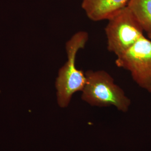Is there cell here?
<instances>
[{
	"mask_svg": "<svg viewBox=\"0 0 151 151\" xmlns=\"http://www.w3.org/2000/svg\"><path fill=\"white\" fill-rule=\"evenodd\" d=\"M116 65L129 71L133 80L151 93V40L143 35L117 57Z\"/></svg>",
	"mask_w": 151,
	"mask_h": 151,
	"instance_id": "cell-4",
	"label": "cell"
},
{
	"mask_svg": "<svg viewBox=\"0 0 151 151\" xmlns=\"http://www.w3.org/2000/svg\"><path fill=\"white\" fill-rule=\"evenodd\" d=\"M147 35L151 34V0H129L127 6Z\"/></svg>",
	"mask_w": 151,
	"mask_h": 151,
	"instance_id": "cell-6",
	"label": "cell"
},
{
	"mask_svg": "<svg viewBox=\"0 0 151 151\" xmlns=\"http://www.w3.org/2000/svg\"><path fill=\"white\" fill-rule=\"evenodd\" d=\"M108 20L105 28L107 48L116 57L127 51L144 35L140 24L127 6Z\"/></svg>",
	"mask_w": 151,
	"mask_h": 151,
	"instance_id": "cell-3",
	"label": "cell"
},
{
	"mask_svg": "<svg viewBox=\"0 0 151 151\" xmlns=\"http://www.w3.org/2000/svg\"><path fill=\"white\" fill-rule=\"evenodd\" d=\"M129 0H82L81 7L93 22L107 20L126 7Z\"/></svg>",
	"mask_w": 151,
	"mask_h": 151,
	"instance_id": "cell-5",
	"label": "cell"
},
{
	"mask_svg": "<svg viewBox=\"0 0 151 151\" xmlns=\"http://www.w3.org/2000/svg\"><path fill=\"white\" fill-rule=\"evenodd\" d=\"M86 85L81 98L92 106H114L120 111L127 112L131 104L124 91L114 83L113 78L104 70H88L85 72Z\"/></svg>",
	"mask_w": 151,
	"mask_h": 151,
	"instance_id": "cell-2",
	"label": "cell"
},
{
	"mask_svg": "<svg viewBox=\"0 0 151 151\" xmlns=\"http://www.w3.org/2000/svg\"><path fill=\"white\" fill-rule=\"evenodd\" d=\"M88 40V33L80 31L66 43L67 60L60 68L55 82L57 101L61 108L68 106L73 95L76 92L82 91L86 85L85 73L76 67V59L77 53L85 48Z\"/></svg>",
	"mask_w": 151,
	"mask_h": 151,
	"instance_id": "cell-1",
	"label": "cell"
},
{
	"mask_svg": "<svg viewBox=\"0 0 151 151\" xmlns=\"http://www.w3.org/2000/svg\"><path fill=\"white\" fill-rule=\"evenodd\" d=\"M148 35V38H149L151 40V35Z\"/></svg>",
	"mask_w": 151,
	"mask_h": 151,
	"instance_id": "cell-7",
	"label": "cell"
}]
</instances>
